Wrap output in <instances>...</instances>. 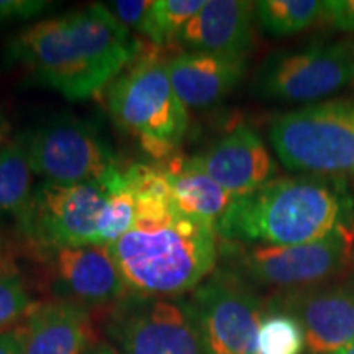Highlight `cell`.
<instances>
[{
    "mask_svg": "<svg viewBox=\"0 0 354 354\" xmlns=\"http://www.w3.org/2000/svg\"><path fill=\"white\" fill-rule=\"evenodd\" d=\"M127 174L138 212L130 232L109 246L110 254L130 295L183 299L215 272L216 230L177 209L159 165H133Z\"/></svg>",
    "mask_w": 354,
    "mask_h": 354,
    "instance_id": "1",
    "label": "cell"
},
{
    "mask_svg": "<svg viewBox=\"0 0 354 354\" xmlns=\"http://www.w3.org/2000/svg\"><path fill=\"white\" fill-rule=\"evenodd\" d=\"M143 51L138 38L94 3L21 30L6 61L68 100L81 102L112 84Z\"/></svg>",
    "mask_w": 354,
    "mask_h": 354,
    "instance_id": "2",
    "label": "cell"
},
{
    "mask_svg": "<svg viewBox=\"0 0 354 354\" xmlns=\"http://www.w3.org/2000/svg\"><path fill=\"white\" fill-rule=\"evenodd\" d=\"M354 227V197L344 177H276L263 187L234 197L216 225L232 245L290 246L317 241Z\"/></svg>",
    "mask_w": 354,
    "mask_h": 354,
    "instance_id": "3",
    "label": "cell"
},
{
    "mask_svg": "<svg viewBox=\"0 0 354 354\" xmlns=\"http://www.w3.org/2000/svg\"><path fill=\"white\" fill-rule=\"evenodd\" d=\"M159 48L141 51L110 84L107 107L118 128L138 141L156 161L169 159L189 128L187 107L179 100Z\"/></svg>",
    "mask_w": 354,
    "mask_h": 354,
    "instance_id": "4",
    "label": "cell"
},
{
    "mask_svg": "<svg viewBox=\"0 0 354 354\" xmlns=\"http://www.w3.org/2000/svg\"><path fill=\"white\" fill-rule=\"evenodd\" d=\"M269 140L287 169L312 176L354 174V100H326L279 115Z\"/></svg>",
    "mask_w": 354,
    "mask_h": 354,
    "instance_id": "5",
    "label": "cell"
},
{
    "mask_svg": "<svg viewBox=\"0 0 354 354\" xmlns=\"http://www.w3.org/2000/svg\"><path fill=\"white\" fill-rule=\"evenodd\" d=\"M221 251L230 261V271L250 286L271 287L276 292L302 289L354 272V227L342 228L304 245L223 243Z\"/></svg>",
    "mask_w": 354,
    "mask_h": 354,
    "instance_id": "6",
    "label": "cell"
},
{
    "mask_svg": "<svg viewBox=\"0 0 354 354\" xmlns=\"http://www.w3.org/2000/svg\"><path fill=\"white\" fill-rule=\"evenodd\" d=\"M120 172L97 184L41 180L33 189L24 212L17 216L21 236L38 254L57 248L100 245L102 214Z\"/></svg>",
    "mask_w": 354,
    "mask_h": 354,
    "instance_id": "7",
    "label": "cell"
},
{
    "mask_svg": "<svg viewBox=\"0 0 354 354\" xmlns=\"http://www.w3.org/2000/svg\"><path fill=\"white\" fill-rule=\"evenodd\" d=\"M354 84V41L313 43L272 53L253 81L261 99L284 104H318Z\"/></svg>",
    "mask_w": 354,
    "mask_h": 354,
    "instance_id": "8",
    "label": "cell"
},
{
    "mask_svg": "<svg viewBox=\"0 0 354 354\" xmlns=\"http://www.w3.org/2000/svg\"><path fill=\"white\" fill-rule=\"evenodd\" d=\"M205 354H258L266 300L230 269L215 272L190 294Z\"/></svg>",
    "mask_w": 354,
    "mask_h": 354,
    "instance_id": "9",
    "label": "cell"
},
{
    "mask_svg": "<svg viewBox=\"0 0 354 354\" xmlns=\"http://www.w3.org/2000/svg\"><path fill=\"white\" fill-rule=\"evenodd\" d=\"M30 162L43 180L97 184L120 172L109 141L76 117H56L30 131Z\"/></svg>",
    "mask_w": 354,
    "mask_h": 354,
    "instance_id": "10",
    "label": "cell"
},
{
    "mask_svg": "<svg viewBox=\"0 0 354 354\" xmlns=\"http://www.w3.org/2000/svg\"><path fill=\"white\" fill-rule=\"evenodd\" d=\"M107 333L120 354H205L187 299L128 294L113 305Z\"/></svg>",
    "mask_w": 354,
    "mask_h": 354,
    "instance_id": "11",
    "label": "cell"
},
{
    "mask_svg": "<svg viewBox=\"0 0 354 354\" xmlns=\"http://www.w3.org/2000/svg\"><path fill=\"white\" fill-rule=\"evenodd\" d=\"M266 310L284 312L300 323L307 354H333L354 339V272L318 286L274 292Z\"/></svg>",
    "mask_w": 354,
    "mask_h": 354,
    "instance_id": "12",
    "label": "cell"
},
{
    "mask_svg": "<svg viewBox=\"0 0 354 354\" xmlns=\"http://www.w3.org/2000/svg\"><path fill=\"white\" fill-rule=\"evenodd\" d=\"M38 256L46 261L56 300L91 308L115 305L128 295L109 246L57 248Z\"/></svg>",
    "mask_w": 354,
    "mask_h": 354,
    "instance_id": "13",
    "label": "cell"
},
{
    "mask_svg": "<svg viewBox=\"0 0 354 354\" xmlns=\"http://www.w3.org/2000/svg\"><path fill=\"white\" fill-rule=\"evenodd\" d=\"M196 158L202 169L234 197L276 179L277 166L268 146L248 125L234 127Z\"/></svg>",
    "mask_w": 354,
    "mask_h": 354,
    "instance_id": "14",
    "label": "cell"
},
{
    "mask_svg": "<svg viewBox=\"0 0 354 354\" xmlns=\"http://www.w3.org/2000/svg\"><path fill=\"white\" fill-rule=\"evenodd\" d=\"M20 331L21 354H87L95 346L88 308L66 300L38 302Z\"/></svg>",
    "mask_w": 354,
    "mask_h": 354,
    "instance_id": "15",
    "label": "cell"
},
{
    "mask_svg": "<svg viewBox=\"0 0 354 354\" xmlns=\"http://www.w3.org/2000/svg\"><path fill=\"white\" fill-rule=\"evenodd\" d=\"M177 97L185 107H210L228 95L246 73V57L185 51L166 57Z\"/></svg>",
    "mask_w": 354,
    "mask_h": 354,
    "instance_id": "16",
    "label": "cell"
},
{
    "mask_svg": "<svg viewBox=\"0 0 354 354\" xmlns=\"http://www.w3.org/2000/svg\"><path fill=\"white\" fill-rule=\"evenodd\" d=\"M254 2L207 0L180 35L190 51L248 57L253 46Z\"/></svg>",
    "mask_w": 354,
    "mask_h": 354,
    "instance_id": "17",
    "label": "cell"
},
{
    "mask_svg": "<svg viewBox=\"0 0 354 354\" xmlns=\"http://www.w3.org/2000/svg\"><path fill=\"white\" fill-rule=\"evenodd\" d=\"M159 166L165 172L172 202L176 203L177 209L192 218L212 225L216 230L221 216L227 214L233 203L234 196L216 184L202 169L196 156H174Z\"/></svg>",
    "mask_w": 354,
    "mask_h": 354,
    "instance_id": "18",
    "label": "cell"
},
{
    "mask_svg": "<svg viewBox=\"0 0 354 354\" xmlns=\"http://www.w3.org/2000/svg\"><path fill=\"white\" fill-rule=\"evenodd\" d=\"M30 131L0 145V214L19 216L33 194Z\"/></svg>",
    "mask_w": 354,
    "mask_h": 354,
    "instance_id": "19",
    "label": "cell"
},
{
    "mask_svg": "<svg viewBox=\"0 0 354 354\" xmlns=\"http://www.w3.org/2000/svg\"><path fill=\"white\" fill-rule=\"evenodd\" d=\"M323 2L317 0H259L256 21L272 37H290L320 21Z\"/></svg>",
    "mask_w": 354,
    "mask_h": 354,
    "instance_id": "20",
    "label": "cell"
},
{
    "mask_svg": "<svg viewBox=\"0 0 354 354\" xmlns=\"http://www.w3.org/2000/svg\"><path fill=\"white\" fill-rule=\"evenodd\" d=\"M205 2L207 0H154L140 33L158 48L179 43L184 28Z\"/></svg>",
    "mask_w": 354,
    "mask_h": 354,
    "instance_id": "21",
    "label": "cell"
},
{
    "mask_svg": "<svg viewBox=\"0 0 354 354\" xmlns=\"http://www.w3.org/2000/svg\"><path fill=\"white\" fill-rule=\"evenodd\" d=\"M138 201L127 171H122L110 189L99 227L100 246H110L127 232H130L136 220Z\"/></svg>",
    "mask_w": 354,
    "mask_h": 354,
    "instance_id": "22",
    "label": "cell"
},
{
    "mask_svg": "<svg viewBox=\"0 0 354 354\" xmlns=\"http://www.w3.org/2000/svg\"><path fill=\"white\" fill-rule=\"evenodd\" d=\"M305 335L300 323L284 312L266 310L258 331V354H304Z\"/></svg>",
    "mask_w": 354,
    "mask_h": 354,
    "instance_id": "23",
    "label": "cell"
},
{
    "mask_svg": "<svg viewBox=\"0 0 354 354\" xmlns=\"http://www.w3.org/2000/svg\"><path fill=\"white\" fill-rule=\"evenodd\" d=\"M37 305L20 274L0 261V333L19 328Z\"/></svg>",
    "mask_w": 354,
    "mask_h": 354,
    "instance_id": "24",
    "label": "cell"
},
{
    "mask_svg": "<svg viewBox=\"0 0 354 354\" xmlns=\"http://www.w3.org/2000/svg\"><path fill=\"white\" fill-rule=\"evenodd\" d=\"M153 3L154 0H117V2L110 3L109 10L123 26H127L128 30H136L140 33Z\"/></svg>",
    "mask_w": 354,
    "mask_h": 354,
    "instance_id": "25",
    "label": "cell"
},
{
    "mask_svg": "<svg viewBox=\"0 0 354 354\" xmlns=\"http://www.w3.org/2000/svg\"><path fill=\"white\" fill-rule=\"evenodd\" d=\"M320 21L336 32L354 33V0L323 2Z\"/></svg>",
    "mask_w": 354,
    "mask_h": 354,
    "instance_id": "26",
    "label": "cell"
},
{
    "mask_svg": "<svg viewBox=\"0 0 354 354\" xmlns=\"http://www.w3.org/2000/svg\"><path fill=\"white\" fill-rule=\"evenodd\" d=\"M50 6L51 2L46 0H0V24L35 19Z\"/></svg>",
    "mask_w": 354,
    "mask_h": 354,
    "instance_id": "27",
    "label": "cell"
},
{
    "mask_svg": "<svg viewBox=\"0 0 354 354\" xmlns=\"http://www.w3.org/2000/svg\"><path fill=\"white\" fill-rule=\"evenodd\" d=\"M0 354H21L20 326L0 333Z\"/></svg>",
    "mask_w": 354,
    "mask_h": 354,
    "instance_id": "28",
    "label": "cell"
},
{
    "mask_svg": "<svg viewBox=\"0 0 354 354\" xmlns=\"http://www.w3.org/2000/svg\"><path fill=\"white\" fill-rule=\"evenodd\" d=\"M10 122L7 120V117L3 115L2 110H0V145L6 143V141L8 140V135H10Z\"/></svg>",
    "mask_w": 354,
    "mask_h": 354,
    "instance_id": "29",
    "label": "cell"
},
{
    "mask_svg": "<svg viewBox=\"0 0 354 354\" xmlns=\"http://www.w3.org/2000/svg\"><path fill=\"white\" fill-rule=\"evenodd\" d=\"M87 354H120L117 351V349H113L112 346H109V344H105V343H97L94 348L91 349V351H88Z\"/></svg>",
    "mask_w": 354,
    "mask_h": 354,
    "instance_id": "30",
    "label": "cell"
},
{
    "mask_svg": "<svg viewBox=\"0 0 354 354\" xmlns=\"http://www.w3.org/2000/svg\"><path fill=\"white\" fill-rule=\"evenodd\" d=\"M333 354H354V339H351V342H349L346 346L338 349V351H335Z\"/></svg>",
    "mask_w": 354,
    "mask_h": 354,
    "instance_id": "31",
    "label": "cell"
}]
</instances>
